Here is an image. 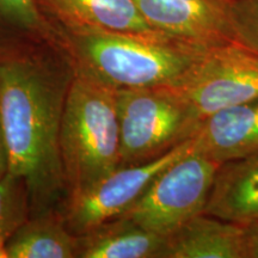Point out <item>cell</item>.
<instances>
[{
  "label": "cell",
  "instance_id": "1",
  "mask_svg": "<svg viewBox=\"0 0 258 258\" xmlns=\"http://www.w3.org/2000/svg\"><path fill=\"white\" fill-rule=\"evenodd\" d=\"M74 71L64 51L0 55V127L9 173L24 180L31 215L56 212L69 198L60 131Z\"/></svg>",
  "mask_w": 258,
  "mask_h": 258
},
{
  "label": "cell",
  "instance_id": "2",
  "mask_svg": "<svg viewBox=\"0 0 258 258\" xmlns=\"http://www.w3.org/2000/svg\"><path fill=\"white\" fill-rule=\"evenodd\" d=\"M59 46L74 72L116 91L171 85L206 51L159 32L63 30Z\"/></svg>",
  "mask_w": 258,
  "mask_h": 258
},
{
  "label": "cell",
  "instance_id": "3",
  "mask_svg": "<svg viewBox=\"0 0 258 258\" xmlns=\"http://www.w3.org/2000/svg\"><path fill=\"white\" fill-rule=\"evenodd\" d=\"M60 154L69 195L120 166L116 90L74 72L61 121Z\"/></svg>",
  "mask_w": 258,
  "mask_h": 258
},
{
  "label": "cell",
  "instance_id": "4",
  "mask_svg": "<svg viewBox=\"0 0 258 258\" xmlns=\"http://www.w3.org/2000/svg\"><path fill=\"white\" fill-rule=\"evenodd\" d=\"M120 166L157 159L194 137L200 121L167 86L120 90Z\"/></svg>",
  "mask_w": 258,
  "mask_h": 258
},
{
  "label": "cell",
  "instance_id": "5",
  "mask_svg": "<svg viewBox=\"0 0 258 258\" xmlns=\"http://www.w3.org/2000/svg\"><path fill=\"white\" fill-rule=\"evenodd\" d=\"M221 164L192 150L173 161L152 180L123 215L146 230L167 238L201 214Z\"/></svg>",
  "mask_w": 258,
  "mask_h": 258
},
{
  "label": "cell",
  "instance_id": "6",
  "mask_svg": "<svg viewBox=\"0 0 258 258\" xmlns=\"http://www.w3.org/2000/svg\"><path fill=\"white\" fill-rule=\"evenodd\" d=\"M201 121L213 112L258 99V51L243 44L206 50L167 85Z\"/></svg>",
  "mask_w": 258,
  "mask_h": 258
},
{
  "label": "cell",
  "instance_id": "7",
  "mask_svg": "<svg viewBox=\"0 0 258 258\" xmlns=\"http://www.w3.org/2000/svg\"><path fill=\"white\" fill-rule=\"evenodd\" d=\"M191 150L192 139H189L157 159L118 166L93 184L71 192L61 208L66 225L79 235L121 217L133 207L161 171Z\"/></svg>",
  "mask_w": 258,
  "mask_h": 258
},
{
  "label": "cell",
  "instance_id": "8",
  "mask_svg": "<svg viewBox=\"0 0 258 258\" xmlns=\"http://www.w3.org/2000/svg\"><path fill=\"white\" fill-rule=\"evenodd\" d=\"M154 30L202 50L246 46L238 0H135ZM247 47V46H246Z\"/></svg>",
  "mask_w": 258,
  "mask_h": 258
},
{
  "label": "cell",
  "instance_id": "9",
  "mask_svg": "<svg viewBox=\"0 0 258 258\" xmlns=\"http://www.w3.org/2000/svg\"><path fill=\"white\" fill-rule=\"evenodd\" d=\"M191 139L194 151L220 164L257 152L258 99L202 118Z\"/></svg>",
  "mask_w": 258,
  "mask_h": 258
},
{
  "label": "cell",
  "instance_id": "10",
  "mask_svg": "<svg viewBox=\"0 0 258 258\" xmlns=\"http://www.w3.org/2000/svg\"><path fill=\"white\" fill-rule=\"evenodd\" d=\"M203 213L243 227L258 225V151L219 166Z\"/></svg>",
  "mask_w": 258,
  "mask_h": 258
},
{
  "label": "cell",
  "instance_id": "11",
  "mask_svg": "<svg viewBox=\"0 0 258 258\" xmlns=\"http://www.w3.org/2000/svg\"><path fill=\"white\" fill-rule=\"evenodd\" d=\"M44 4L64 30L158 32L147 23L135 0H44Z\"/></svg>",
  "mask_w": 258,
  "mask_h": 258
},
{
  "label": "cell",
  "instance_id": "12",
  "mask_svg": "<svg viewBox=\"0 0 258 258\" xmlns=\"http://www.w3.org/2000/svg\"><path fill=\"white\" fill-rule=\"evenodd\" d=\"M163 258H246L245 227L201 213L166 238Z\"/></svg>",
  "mask_w": 258,
  "mask_h": 258
},
{
  "label": "cell",
  "instance_id": "13",
  "mask_svg": "<svg viewBox=\"0 0 258 258\" xmlns=\"http://www.w3.org/2000/svg\"><path fill=\"white\" fill-rule=\"evenodd\" d=\"M165 244V237L121 215L79 234L77 258H163Z\"/></svg>",
  "mask_w": 258,
  "mask_h": 258
},
{
  "label": "cell",
  "instance_id": "14",
  "mask_svg": "<svg viewBox=\"0 0 258 258\" xmlns=\"http://www.w3.org/2000/svg\"><path fill=\"white\" fill-rule=\"evenodd\" d=\"M78 235L60 211L32 215L12 234L5 258H77Z\"/></svg>",
  "mask_w": 258,
  "mask_h": 258
},
{
  "label": "cell",
  "instance_id": "15",
  "mask_svg": "<svg viewBox=\"0 0 258 258\" xmlns=\"http://www.w3.org/2000/svg\"><path fill=\"white\" fill-rule=\"evenodd\" d=\"M30 215L24 180L8 173L0 179V258H5L6 243Z\"/></svg>",
  "mask_w": 258,
  "mask_h": 258
},
{
  "label": "cell",
  "instance_id": "16",
  "mask_svg": "<svg viewBox=\"0 0 258 258\" xmlns=\"http://www.w3.org/2000/svg\"><path fill=\"white\" fill-rule=\"evenodd\" d=\"M0 27L43 40L53 35L37 0H0Z\"/></svg>",
  "mask_w": 258,
  "mask_h": 258
},
{
  "label": "cell",
  "instance_id": "17",
  "mask_svg": "<svg viewBox=\"0 0 258 258\" xmlns=\"http://www.w3.org/2000/svg\"><path fill=\"white\" fill-rule=\"evenodd\" d=\"M238 12L245 43L258 51V0H238Z\"/></svg>",
  "mask_w": 258,
  "mask_h": 258
},
{
  "label": "cell",
  "instance_id": "18",
  "mask_svg": "<svg viewBox=\"0 0 258 258\" xmlns=\"http://www.w3.org/2000/svg\"><path fill=\"white\" fill-rule=\"evenodd\" d=\"M245 254L246 258H258V225L245 227Z\"/></svg>",
  "mask_w": 258,
  "mask_h": 258
},
{
  "label": "cell",
  "instance_id": "19",
  "mask_svg": "<svg viewBox=\"0 0 258 258\" xmlns=\"http://www.w3.org/2000/svg\"><path fill=\"white\" fill-rule=\"evenodd\" d=\"M9 173V157L6 151L4 137H3L2 127H0V179Z\"/></svg>",
  "mask_w": 258,
  "mask_h": 258
}]
</instances>
